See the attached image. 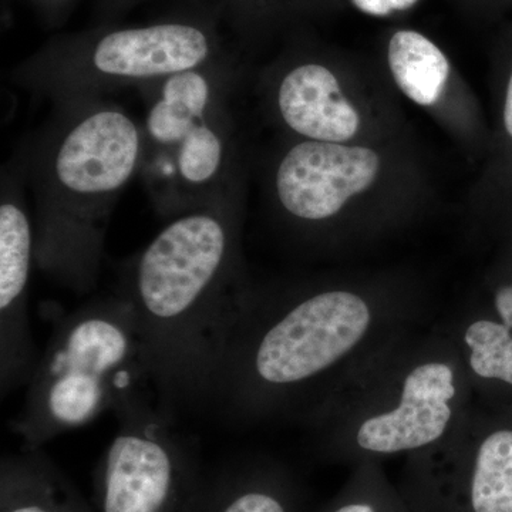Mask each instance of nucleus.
Here are the masks:
<instances>
[{
    "label": "nucleus",
    "instance_id": "nucleus-4",
    "mask_svg": "<svg viewBox=\"0 0 512 512\" xmlns=\"http://www.w3.org/2000/svg\"><path fill=\"white\" fill-rule=\"evenodd\" d=\"M229 82L211 63L141 87L147 113L140 174L168 220L237 192Z\"/></svg>",
    "mask_w": 512,
    "mask_h": 512
},
{
    "label": "nucleus",
    "instance_id": "nucleus-1",
    "mask_svg": "<svg viewBox=\"0 0 512 512\" xmlns=\"http://www.w3.org/2000/svg\"><path fill=\"white\" fill-rule=\"evenodd\" d=\"M120 295L136 312L161 409L173 416L211 403L254 302L242 272L237 194L171 218L131 261Z\"/></svg>",
    "mask_w": 512,
    "mask_h": 512
},
{
    "label": "nucleus",
    "instance_id": "nucleus-20",
    "mask_svg": "<svg viewBox=\"0 0 512 512\" xmlns=\"http://www.w3.org/2000/svg\"><path fill=\"white\" fill-rule=\"evenodd\" d=\"M326 512H382L369 498H355V500L343 501Z\"/></svg>",
    "mask_w": 512,
    "mask_h": 512
},
{
    "label": "nucleus",
    "instance_id": "nucleus-19",
    "mask_svg": "<svg viewBox=\"0 0 512 512\" xmlns=\"http://www.w3.org/2000/svg\"><path fill=\"white\" fill-rule=\"evenodd\" d=\"M501 120H503L505 136H507L508 140L512 143V66L511 72L508 74L507 84H505Z\"/></svg>",
    "mask_w": 512,
    "mask_h": 512
},
{
    "label": "nucleus",
    "instance_id": "nucleus-8",
    "mask_svg": "<svg viewBox=\"0 0 512 512\" xmlns=\"http://www.w3.org/2000/svg\"><path fill=\"white\" fill-rule=\"evenodd\" d=\"M382 165L376 150L360 144L296 140L276 161L275 200L298 224L322 225L372 188Z\"/></svg>",
    "mask_w": 512,
    "mask_h": 512
},
{
    "label": "nucleus",
    "instance_id": "nucleus-11",
    "mask_svg": "<svg viewBox=\"0 0 512 512\" xmlns=\"http://www.w3.org/2000/svg\"><path fill=\"white\" fill-rule=\"evenodd\" d=\"M272 103L282 126L298 140L352 143L362 116L326 64H295L276 77Z\"/></svg>",
    "mask_w": 512,
    "mask_h": 512
},
{
    "label": "nucleus",
    "instance_id": "nucleus-15",
    "mask_svg": "<svg viewBox=\"0 0 512 512\" xmlns=\"http://www.w3.org/2000/svg\"><path fill=\"white\" fill-rule=\"evenodd\" d=\"M461 494L468 512H512V430L481 443Z\"/></svg>",
    "mask_w": 512,
    "mask_h": 512
},
{
    "label": "nucleus",
    "instance_id": "nucleus-14",
    "mask_svg": "<svg viewBox=\"0 0 512 512\" xmlns=\"http://www.w3.org/2000/svg\"><path fill=\"white\" fill-rule=\"evenodd\" d=\"M387 63L394 83L421 107L439 103L450 79V62L430 39L414 30H399L390 39Z\"/></svg>",
    "mask_w": 512,
    "mask_h": 512
},
{
    "label": "nucleus",
    "instance_id": "nucleus-7",
    "mask_svg": "<svg viewBox=\"0 0 512 512\" xmlns=\"http://www.w3.org/2000/svg\"><path fill=\"white\" fill-rule=\"evenodd\" d=\"M117 430L94 476L96 512H185L197 468L156 394L114 410Z\"/></svg>",
    "mask_w": 512,
    "mask_h": 512
},
{
    "label": "nucleus",
    "instance_id": "nucleus-6",
    "mask_svg": "<svg viewBox=\"0 0 512 512\" xmlns=\"http://www.w3.org/2000/svg\"><path fill=\"white\" fill-rule=\"evenodd\" d=\"M212 56L214 46L204 29L190 23H158L113 30L92 45L40 56L20 67L13 79L63 106L208 66L214 63Z\"/></svg>",
    "mask_w": 512,
    "mask_h": 512
},
{
    "label": "nucleus",
    "instance_id": "nucleus-3",
    "mask_svg": "<svg viewBox=\"0 0 512 512\" xmlns=\"http://www.w3.org/2000/svg\"><path fill=\"white\" fill-rule=\"evenodd\" d=\"M10 430L22 447L42 448L67 431L156 394L136 312L123 295L92 301L57 320Z\"/></svg>",
    "mask_w": 512,
    "mask_h": 512
},
{
    "label": "nucleus",
    "instance_id": "nucleus-13",
    "mask_svg": "<svg viewBox=\"0 0 512 512\" xmlns=\"http://www.w3.org/2000/svg\"><path fill=\"white\" fill-rule=\"evenodd\" d=\"M185 512H296L284 485L258 471L227 470L198 478Z\"/></svg>",
    "mask_w": 512,
    "mask_h": 512
},
{
    "label": "nucleus",
    "instance_id": "nucleus-18",
    "mask_svg": "<svg viewBox=\"0 0 512 512\" xmlns=\"http://www.w3.org/2000/svg\"><path fill=\"white\" fill-rule=\"evenodd\" d=\"M495 308L504 325L512 329V285L503 286L495 295Z\"/></svg>",
    "mask_w": 512,
    "mask_h": 512
},
{
    "label": "nucleus",
    "instance_id": "nucleus-9",
    "mask_svg": "<svg viewBox=\"0 0 512 512\" xmlns=\"http://www.w3.org/2000/svg\"><path fill=\"white\" fill-rule=\"evenodd\" d=\"M35 224L18 175L3 177L0 201V387L2 397L28 386L40 355L29 320Z\"/></svg>",
    "mask_w": 512,
    "mask_h": 512
},
{
    "label": "nucleus",
    "instance_id": "nucleus-17",
    "mask_svg": "<svg viewBox=\"0 0 512 512\" xmlns=\"http://www.w3.org/2000/svg\"><path fill=\"white\" fill-rule=\"evenodd\" d=\"M360 12L372 16H389L390 13L413 8L419 0H350Z\"/></svg>",
    "mask_w": 512,
    "mask_h": 512
},
{
    "label": "nucleus",
    "instance_id": "nucleus-10",
    "mask_svg": "<svg viewBox=\"0 0 512 512\" xmlns=\"http://www.w3.org/2000/svg\"><path fill=\"white\" fill-rule=\"evenodd\" d=\"M454 396V372L447 363L414 367L404 380L399 404L363 421L357 446L367 453L396 454L433 444L447 430Z\"/></svg>",
    "mask_w": 512,
    "mask_h": 512
},
{
    "label": "nucleus",
    "instance_id": "nucleus-12",
    "mask_svg": "<svg viewBox=\"0 0 512 512\" xmlns=\"http://www.w3.org/2000/svg\"><path fill=\"white\" fill-rule=\"evenodd\" d=\"M0 512H96L42 448H20L0 463Z\"/></svg>",
    "mask_w": 512,
    "mask_h": 512
},
{
    "label": "nucleus",
    "instance_id": "nucleus-5",
    "mask_svg": "<svg viewBox=\"0 0 512 512\" xmlns=\"http://www.w3.org/2000/svg\"><path fill=\"white\" fill-rule=\"evenodd\" d=\"M370 322L365 299L343 289L299 296L264 319L248 311L232 340L212 402L245 414L302 389L352 352Z\"/></svg>",
    "mask_w": 512,
    "mask_h": 512
},
{
    "label": "nucleus",
    "instance_id": "nucleus-16",
    "mask_svg": "<svg viewBox=\"0 0 512 512\" xmlns=\"http://www.w3.org/2000/svg\"><path fill=\"white\" fill-rule=\"evenodd\" d=\"M470 366L477 376L512 384V329L504 323L481 319L464 335Z\"/></svg>",
    "mask_w": 512,
    "mask_h": 512
},
{
    "label": "nucleus",
    "instance_id": "nucleus-2",
    "mask_svg": "<svg viewBox=\"0 0 512 512\" xmlns=\"http://www.w3.org/2000/svg\"><path fill=\"white\" fill-rule=\"evenodd\" d=\"M143 128L99 99L63 104L30 158L35 264L73 292L92 291L121 192L140 173Z\"/></svg>",
    "mask_w": 512,
    "mask_h": 512
}]
</instances>
